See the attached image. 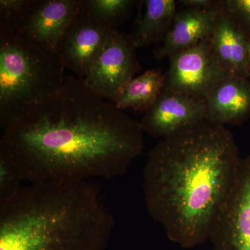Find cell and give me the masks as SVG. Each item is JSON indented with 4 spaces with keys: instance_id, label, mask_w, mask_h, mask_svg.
<instances>
[{
    "instance_id": "cell-21",
    "label": "cell",
    "mask_w": 250,
    "mask_h": 250,
    "mask_svg": "<svg viewBox=\"0 0 250 250\" xmlns=\"http://www.w3.org/2000/svg\"><path fill=\"white\" fill-rule=\"evenodd\" d=\"M248 56H249V59L250 62V40L248 41Z\"/></svg>"
},
{
    "instance_id": "cell-18",
    "label": "cell",
    "mask_w": 250,
    "mask_h": 250,
    "mask_svg": "<svg viewBox=\"0 0 250 250\" xmlns=\"http://www.w3.org/2000/svg\"><path fill=\"white\" fill-rule=\"evenodd\" d=\"M33 0H1L0 32L16 34Z\"/></svg>"
},
{
    "instance_id": "cell-4",
    "label": "cell",
    "mask_w": 250,
    "mask_h": 250,
    "mask_svg": "<svg viewBox=\"0 0 250 250\" xmlns=\"http://www.w3.org/2000/svg\"><path fill=\"white\" fill-rule=\"evenodd\" d=\"M65 67L58 54L0 32V126L18 117L62 88Z\"/></svg>"
},
{
    "instance_id": "cell-6",
    "label": "cell",
    "mask_w": 250,
    "mask_h": 250,
    "mask_svg": "<svg viewBox=\"0 0 250 250\" xmlns=\"http://www.w3.org/2000/svg\"><path fill=\"white\" fill-rule=\"evenodd\" d=\"M136 49L129 34L115 29L98 60L83 79L85 84L104 100L113 103L141 69Z\"/></svg>"
},
{
    "instance_id": "cell-3",
    "label": "cell",
    "mask_w": 250,
    "mask_h": 250,
    "mask_svg": "<svg viewBox=\"0 0 250 250\" xmlns=\"http://www.w3.org/2000/svg\"><path fill=\"white\" fill-rule=\"evenodd\" d=\"M114 227L90 181L29 184L0 203V250H106Z\"/></svg>"
},
{
    "instance_id": "cell-14",
    "label": "cell",
    "mask_w": 250,
    "mask_h": 250,
    "mask_svg": "<svg viewBox=\"0 0 250 250\" xmlns=\"http://www.w3.org/2000/svg\"><path fill=\"white\" fill-rule=\"evenodd\" d=\"M144 13L136 21L129 34L136 48L163 42L170 30L177 13L174 0H146Z\"/></svg>"
},
{
    "instance_id": "cell-11",
    "label": "cell",
    "mask_w": 250,
    "mask_h": 250,
    "mask_svg": "<svg viewBox=\"0 0 250 250\" xmlns=\"http://www.w3.org/2000/svg\"><path fill=\"white\" fill-rule=\"evenodd\" d=\"M221 11L222 1L218 6L211 9L185 7L177 11L162 45L154 52L156 58H168L210 37Z\"/></svg>"
},
{
    "instance_id": "cell-7",
    "label": "cell",
    "mask_w": 250,
    "mask_h": 250,
    "mask_svg": "<svg viewBox=\"0 0 250 250\" xmlns=\"http://www.w3.org/2000/svg\"><path fill=\"white\" fill-rule=\"evenodd\" d=\"M115 29L86 14L82 6L59 45L58 54L65 69L84 79L98 60Z\"/></svg>"
},
{
    "instance_id": "cell-20",
    "label": "cell",
    "mask_w": 250,
    "mask_h": 250,
    "mask_svg": "<svg viewBox=\"0 0 250 250\" xmlns=\"http://www.w3.org/2000/svg\"><path fill=\"white\" fill-rule=\"evenodd\" d=\"M179 1L185 7L201 9H213L220 4V1H213V0H182Z\"/></svg>"
},
{
    "instance_id": "cell-10",
    "label": "cell",
    "mask_w": 250,
    "mask_h": 250,
    "mask_svg": "<svg viewBox=\"0 0 250 250\" xmlns=\"http://www.w3.org/2000/svg\"><path fill=\"white\" fill-rule=\"evenodd\" d=\"M205 100L164 88L140 122L143 131L161 140L206 121Z\"/></svg>"
},
{
    "instance_id": "cell-1",
    "label": "cell",
    "mask_w": 250,
    "mask_h": 250,
    "mask_svg": "<svg viewBox=\"0 0 250 250\" xmlns=\"http://www.w3.org/2000/svg\"><path fill=\"white\" fill-rule=\"evenodd\" d=\"M0 147L24 182L75 184L123 175L144 149L140 122L67 77L57 93L3 130Z\"/></svg>"
},
{
    "instance_id": "cell-12",
    "label": "cell",
    "mask_w": 250,
    "mask_h": 250,
    "mask_svg": "<svg viewBox=\"0 0 250 250\" xmlns=\"http://www.w3.org/2000/svg\"><path fill=\"white\" fill-rule=\"evenodd\" d=\"M206 120L225 126L250 117V79L226 75L205 100Z\"/></svg>"
},
{
    "instance_id": "cell-19",
    "label": "cell",
    "mask_w": 250,
    "mask_h": 250,
    "mask_svg": "<svg viewBox=\"0 0 250 250\" xmlns=\"http://www.w3.org/2000/svg\"><path fill=\"white\" fill-rule=\"evenodd\" d=\"M222 6L250 40V0H225Z\"/></svg>"
},
{
    "instance_id": "cell-5",
    "label": "cell",
    "mask_w": 250,
    "mask_h": 250,
    "mask_svg": "<svg viewBox=\"0 0 250 250\" xmlns=\"http://www.w3.org/2000/svg\"><path fill=\"white\" fill-rule=\"evenodd\" d=\"M210 37L168 57L170 67L165 74L164 88L205 101L226 76Z\"/></svg>"
},
{
    "instance_id": "cell-13",
    "label": "cell",
    "mask_w": 250,
    "mask_h": 250,
    "mask_svg": "<svg viewBox=\"0 0 250 250\" xmlns=\"http://www.w3.org/2000/svg\"><path fill=\"white\" fill-rule=\"evenodd\" d=\"M213 51L226 75L250 79L248 39L236 23L222 11L211 36Z\"/></svg>"
},
{
    "instance_id": "cell-17",
    "label": "cell",
    "mask_w": 250,
    "mask_h": 250,
    "mask_svg": "<svg viewBox=\"0 0 250 250\" xmlns=\"http://www.w3.org/2000/svg\"><path fill=\"white\" fill-rule=\"evenodd\" d=\"M24 182L12 158L4 148L0 147V203L14 195Z\"/></svg>"
},
{
    "instance_id": "cell-15",
    "label": "cell",
    "mask_w": 250,
    "mask_h": 250,
    "mask_svg": "<svg viewBox=\"0 0 250 250\" xmlns=\"http://www.w3.org/2000/svg\"><path fill=\"white\" fill-rule=\"evenodd\" d=\"M165 86V74L160 69H149L132 79L118 94L113 104L121 110L131 108L146 112Z\"/></svg>"
},
{
    "instance_id": "cell-16",
    "label": "cell",
    "mask_w": 250,
    "mask_h": 250,
    "mask_svg": "<svg viewBox=\"0 0 250 250\" xmlns=\"http://www.w3.org/2000/svg\"><path fill=\"white\" fill-rule=\"evenodd\" d=\"M136 2L133 0H81V6L91 17L116 29L129 17Z\"/></svg>"
},
{
    "instance_id": "cell-2",
    "label": "cell",
    "mask_w": 250,
    "mask_h": 250,
    "mask_svg": "<svg viewBox=\"0 0 250 250\" xmlns=\"http://www.w3.org/2000/svg\"><path fill=\"white\" fill-rule=\"evenodd\" d=\"M241 160L231 131L207 120L149 151L143 173L145 202L171 241L190 249L210 240Z\"/></svg>"
},
{
    "instance_id": "cell-8",
    "label": "cell",
    "mask_w": 250,
    "mask_h": 250,
    "mask_svg": "<svg viewBox=\"0 0 250 250\" xmlns=\"http://www.w3.org/2000/svg\"><path fill=\"white\" fill-rule=\"evenodd\" d=\"M81 0H33L15 35L57 53L65 32L80 11Z\"/></svg>"
},
{
    "instance_id": "cell-9",
    "label": "cell",
    "mask_w": 250,
    "mask_h": 250,
    "mask_svg": "<svg viewBox=\"0 0 250 250\" xmlns=\"http://www.w3.org/2000/svg\"><path fill=\"white\" fill-rule=\"evenodd\" d=\"M210 241L213 250H250V155L241 160L236 184Z\"/></svg>"
}]
</instances>
